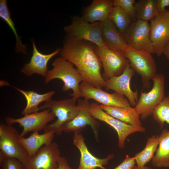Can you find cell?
Segmentation results:
<instances>
[{
	"instance_id": "cell-1",
	"label": "cell",
	"mask_w": 169,
	"mask_h": 169,
	"mask_svg": "<svg viewBox=\"0 0 169 169\" xmlns=\"http://www.w3.org/2000/svg\"><path fill=\"white\" fill-rule=\"evenodd\" d=\"M60 55L76 67L83 82L98 88L106 87L105 80L101 73L102 65L95 51L94 44L67 35Z\"/></svg>"
},
{
	"instance_id": "cell-2",
	"label": "cell",
	"mask_w": 169,
	"mask_h": 169,
	"mask_svg": "<svg viewBox=\"0 0 169 169\" xmlns=\"http://www.w3.org/2000/svg\"><path fill=\"white\" fill-rule=\"evenodd\" d=\"M52 65L53 68L48 71L45 77V83L47 84L55 79H60L64 83L63 91L72 90L73 93L70 95L73 97L77 99L81 97L79 85L83 80L78 70L74 68V65L61 57L55 59Z\"/></svg>"
},
{
	"instance_id": "cell-3",
	"label": "cell",
	"mask_w": 169,
	"mask_h": 169,
	"mask_svg": "<svg viewBox=\"0 0 169 169\" xmlns=\"http://www.w3.org/2000/svg\"><path fill=\"white\" fill-rule=\"evenodd\" d=\"M77 100L73 97L60 100L51 99L39 106V111L49 109L57 118L54 122L47 125L44 131H53L57 135H61L62 127L72 120L79 112L80 108L76 104Z\"/></svg>"
},
{
	"instance_id": "cell-4",
	"label": "cell",
	"mask_w": 169,
	"mask_h": 169,
	"mask_svg": "<svg viewBox=\"0 0 169 169\" xmlns=\"http://www.w3.org/2000/svg\"><path fill=\"white\" fill-rule=\"evenodd\" d=\"M124 54L131 67L141 76L143 88H149L151 80L156 74V63L151 54L135 49L128 45Z\"/></svg>"
},
{
	"instance_id": "cell-5",
	"label": "cell",
	"mask_w": 169,
	"mask_h": 169,
	"mask_svg": "<svg viewBox=\"0 0 169 169\" xmlns=\"http://www.w3.org/2000/svg\"><path fill=\"white\" fill-rule=\"evenodd\" d=\"M153 84L148 92H141L138 102L134 107L142 120L152 115L159 104L165 98V80L162 74H157L153 78Z\"/></svg>"
},
{
	"instance_id": "cell-6",
	"label": "cell",
	"mask_w": 169,
	"mask_h": 169,
	"mask_svg": "<svg viewBox=\"0 0 169 169\" xmlns=\"http://www.w3.org/2000/svg\"><path fill=\"white\" fill-rule=\"evenodd\" d=\"M89 110L93 118L106 123L116 131L119 148L123 149L125 147L126 140L130 135L136 132L146 131V128L142 125L136 126L127 124L110 115L104 111L96 103H90Z\"/></svg>"
},
{
	"instance_id": "cell-7",
	"label": "cell",
	"mask_w": 169,
	"mask_h": 169,
	"mask_svg": "<svg viewBox=\"0 0 169 169\" xmlns=\"http://www.w3.org/2000/svg\"><path fill=\"white\" fill-rule=\"evenodd\" d=\"M71 24L64 27L68 36L90 42L98 46H104L101 35L102 22L90 23L82 17H72Z\"/></svg>"
},
{
	"instance_id": "cell-8",
	"label": "cell",
	"mask_w": 169,
	"mask_h": 169,
	"mask_svg": "<svg viewBox=\"0 0 169 169\" xmlns=\"http://www.w3.org/2000/svg\"><path fill=\"white\" fill-rule=\"evenodd\" d=\"M18 131L12 125H0V151L6 156L17 159L25 166L29 156L19 140Z\"/></svg>"
},
{
	"instance_id": "cell-9",
	"label": "cell",
	"mask_w": 169,
	"mask_h": 169,
	"mask_svg": "<svg viewBox=\"0 0 169 169\" xmlns=\"http://www.w3.org/2000/svg\"><path fill=\"white\" fill-rule=\"evenodd\" d=\"M94 47L95 51L102 65L104 73L102 76L105 80L121 75L130 64L124 52L115 51L105 46H98L94 44Z\"/></svg>"
},
{
	"instance_id": "cell-10",
	"label": "cell",
	"mask_w": 169,
	"mask_h": 169,
	"mask_svg": "<svg viewBox=\"0 0 169 169\" xmlns=\"http://www.w3.org/2000/svg\"><path fill=\"white\" fill-rule=\"evenodd\" d=\"M150 33V25L148 22L137 19L133 21L122 35L128 46L137 50L153 54Z\"/></svg>"
},
{
	"instance_id": "cell-11",
	"label": "cell",
	"mask_w": 169,
	"mask_h": 169,
	"mask_svg": "<svg viewBox=\"0 0 169 169\" xmlns=\"http://www.w3.org/2000/svg\"><path fill=\"white\" fill-rule=\"evenodd\" d=\"M55 117L49 109L24 115L19 118L6 117L4 120L6 124L12 125L17 123L23 130L19 135V137H23L30 132L38 131L44 130L49 123L53 120Z\"/></svg>"
},
{
	"instance_id": "cell-12",
	"label": "cell",
	"mask_w": 169,
	"mask_h": 169,
	"mask_svg": "<svg viewBox=\"0 0 169 169\" xmlns=\"http://www.w3.org/2000/svg\"><path fill=\"white\" fill-rule=\"evenodd\" d=\"M90 103L88 100L79 98L77 105L80 110L77 116L72 120L64 125L61 131L66 133L71 132L80 133L87 126L90 125L93 131L96 140H99V131L100 125L99 122L91 115L89 107Z\"/></svg>"
},
{
	"instance_id": "cell-13",
	"label": "cell",
	"mask_w": 169,
	"mask_h": 169,
	"mask_svg": "<svg viewBox=\"0 0 169 169\" xmlns=\"http://www.w3.org/2000/svg\"><path fill=\"white\" fill-rule=\"evenodd\" d=\"M79 90L81 97L87 100L93 99L101 105L110 106L124 107L131 106L124 95L115 92L109 93L84 82L79 84Z\"/></svg>"
},
{
	"instance_id": "cell-14",
	"label": "cell",
	"mask_w": 169,
	"mask_h": 169,
	"mask_svg": "<svg viewBox=\"0 0 169 169\" xmlns=\"http://www.w3.org/2000/svg\"><path fill=\"white\" fill-rule=\"evenodd\" d=\"M151 22L150 36L154 53L160 56L169 40V12L159 13Z\"/></svg>"
},
{
	"instance_id": "cell-15",
	"label": "cell",
	"mask_w": 169,
	"mask_h": 169,
	"mask_svg": "<svg viewBox=\"0 0 169 169\" xmlns=\"http://www.w3.org/2000/svg\"><path fill=\"white\" fill-rule=\"evenodd\" d=\"M60 156L58 144L53 142L43 146L29 158L24 169H58V160Z\"/></svg>"
},
{
	"instance_id": "cell-16",
	"label": "cell",
	"mask_w": 169,
	"mask_h": 169,
	"mask_svg": "<svg viewBox=\"0 0 169 169\" xmlns=\"http://www.w3.org/2000/svg\"><path fill=\"white\" fill-rule=\"evenodd\" d=\"M135 72L130 64L121 75L105 80L106 90H112L115 92L125 95L131 105L134 107L139 100L138 91H132L130 86L131 80Z\"/></svg>"
},
{
	"instance_id": "cell-17",
	"label": "cell",
	"mask_w": 169,
	"mask_h": 169,
	"mask_svg": "<svg viewBox=\"0 0 169 169\" xmlns=\"http://www.w3.org/2000/svg\"><path fill=\"white\" fill-rule=\"evenodd\" d=\"M73 143L79 149L80 157L78 169H107L104 166L114 156V154L109 155L104 158L95 157L90 153L85 142V138L81 133H74Z\"/></svg>"
},
{
	"instance_id": "cell-18",
	"label": "cell",
	"mask_w": 169,
	"mask_h": 169,
	"mask_svg": "<svg viewBox=\"0 0 169 169\" xmlns=\"http://www.w3.org/2000/svg\"><path fill=\"white\" fill-rule=\"evenodd\" d=\"M33 54L29 62L25 64L21 72L30 77L34 74H37L44 77L47 73V64L54 56L60 52L61 49L59 48L52 53L45 54L40 53L36 46L35 42L32 41Z\"/></svg>"
},
{
	"instance_id": "cell-19",
	"label": "cell",
	"mask_w": 169,
	"mask_h": 169,
	"mask_svg": "<svg viewBox=\"0 0 169 169\" xmlns=\"http://www.w3.org/2000/svg\"><path fill=\"white\" fill-rule=\"evenodd\" d=\"M101 35L105 46L113 50L124 52L128 45L123 35L108 19L102 22Z\"/></svg>"
},
{
	"instance_id": "cell-20",
	"label": "cell",
	"mask_w": 169,
	"mask_h": 169,
	"mask_svg": "<svg viewBox=\"0 0 169 169\" xmlns=\"http://www.w3.org/2000/svg\"><path fill=\"white\" fill-rule=\"evenodd\" d=\"M113 7V0H93L81 17L89 22H102L108 19Z\"/></svg>"
},
{
	"instance_id": "cell-21",
	"label": "cell",
	"mask_w": 169,
	"mask_h": 169,
	"mask_svg": "<svg viewBox=\"0 0 169 169\" xmlns=\"http://www.w3.org/2000/svg\"><path fill=\"white\" fill-rule=\"evenodd\" d=\"M55 134L53 131H44L42 134L35 131L28 137H19V140L29 158L34 156L42 146L51 143Z\"/></svg>"
},
{
	"instance_id": "cell-22",
	"label": "cell",
	"mask_w": 169,
	"mask_h": 169,
	"mask_svg": "<svg viewBox=\"0 0 169 169\" xmlns=\"http://www.w3.org/2000/svg\"><path fill=\"white\" fill-rule=\"evenodd\" d=\"M105 112L112 117L129 125H142L140 115L135 107L129 106L124 107H112L99 105Z\"/></svg>"
},
{
	"instance_id": "cell-23",
	"label": "cell",
	"mask_w": 169,
	"mask_h": 169,
	"mask_svg": "<svg viewBox=\"0 0 169 169\" xmlns=\"http://www.w3.org/2000/svg\"><path fill=\"white\" fill-rule=\"evenodd\" d=\"M15 89L21 93L26 101V105L21 113L24 115L39 111V105L43 102L51 99L55 91H51L43 94H40L32 90H25L13 87Z\"/></svg>"
},
{
	"instance_id": "cell-24",
	"label": "cell",
	"mask_w": 169,
	"mask_h": 169,
	"mask_svg": "<svg viewBox=\"0 0 169 169\" xmlns=\"http://www.w3.org/2000/svg\"><path fill=\"white\" fill-rule=\"evenodd\" d=\"M151 161L155 167H169V130H163L159 136L158 146Z\"/></svg>"
},
{
	"instance_id": "cell-25",
	"label": "cell",
	"mask_w": 169,
	"mask_h": 169,
	"mask_svg": "<svg viewBox=\"0 0 169 169\" xmlns=\"http://www.w3.org/2000/svg\"><path fill=\"white\" fill-rule=\"evenodd\" d=\"M159 143V135H154L148 138L145 148L134 157L137 167H143L152 160L156 151Z\"/></svg>"
},
{
	"instance_id": "cell-26",
	"label": "cell",
	"mask_w": 169,
	"mask_h": 169,
	"mask_svg": "<svg viewBox=\"0 0 169 169\" xmlns=\"http://www.w3.org/2000/svg\"><path fill=\"white\" fill-rule=\"evenodd\" d=\"M134 6L138 19L148 22L153 20L159 14L156 0H139Z\"/></svg>"
},
{
	"instance_id": "cell-27",
	"label": "cell",
	"mask_w": 169,
	"mask_h": 169,
	"mask_svg": "<svg viewBox=\"0 0 169 169\" xmlns=\"http://www.w3.org/2000/svg\"><path fill=\"white\" fill-rule=\"evenodd\" d=\"M0 17L10 27L13 32L16 39L15 50L17 53H22L27 54V45L22 43L20 37L18 36L14 26V24L11 19L10 13L8 9L7 1L6 0L0 1Z\"/></svg>"
},
{
	"instance_id": "cell-28",
	"label": "cell",
	"mask_w": 169,
	"mask_h": 169,
	"mask_svg": "<svg viewBox=\"0 0 169 169\" xmlns=\"http://www.w3.org/2000/svg\"><path fill=\"white\" fill-rule=\"evenodd\" d=\"M108 19L114 24L122 34L133 22L129 16L118 7H114Z\"/></svg>"
},
{
	"instance_id": "cell-29",
	"label": "cell",
	"mask_w": 169,
	"mask_h": 169,
	"mask_svg": "<svg viewBox=\"0 0 169 169\" xmlns=\"http://www.w3.org/2000/svg\"><path fill=\"white\" fill-rule=\"evenodd\" d=\"M152 115L161 129L163 127L165 122L169 125V95L165 96L156 107Z\"/></svg>"
},
{
	"instance_id": "cell-30",
	"label": "cell",
	"mask_w": 169,
	"mask_h": 169,
	"mask_svg": "<svg viewBox=\"0 0 169 169\" xmlns=\"http://www.w3.org/2000/svg\"><path fill=\"white\" fill-rule=\"evenodd\" d=\"M114 7L121 8L131 17L133 21L136 20L135 0H113Z\"/></svg>"
},
{
	"instance_id": "cell-31",
	"label": "cell",
	"mask_w": 169,
	"mask_h": 169,
	"mask_svg": "<svg viewBox=\"0 0 169 169\" xmlns=\"http://www.w3.org/2000/svg\"><path fill=\"white\" fill-rule=\"evenodd\" d=\"M0 169H24V166L17 159L6 156L0 162Z\"/></svg>"
},
{
	"instance_id": "cell-32",
	"label": "cell",
	"mask_w": 169,
	"mask_h": 169,
	"mask_svg": "<svg viewBox=\"0 0 169 169\" xmlns=\"http://www.w3.org/2000/svg\"><path fill=\"white\" fill-rule=\"evenodd\" d=\"M136 162L134 157L127 156L125 159L114 169H133Z\"/></svg>"
},
{
	"instance_id": "cell-33",
	"label": "cell",
	"mask_w": 169,
	"mask_h": 169,
	"mask_svg": "<svg viewBox=\"0 0 169 169\" xmlns=\"http://www.w3.org/2000/svg\"><path fill=\"white\" fill-rule=\"evenodd\" d=\"M156 4L159 13H162L166 11V7L169 6V0H156Z\"/></svg>"
},
{
	"instance_id": "cell-34",
	"label": "cell",
	"mask_w": 169,
	"mask_h": 169,
	"mask_svg": "<svg viewBox=\"0 0 169 169\" xmlns=\"http://www.w3.org/2000/svg\"><path fill=\"white\" fill-rule=\"evenodd\" d=\"M58 169H74L69 165L68 162L64 156H60L58 160Z\"/></svg>"
},
{
	"instance_id": "cell-35",
	"label": "cell",
	"mask_w": 169,
	"mask_h": 169,
	"mask_svg": "<svg viewBox=\"0 0 169 169\" xmlns=\"http://www.w3.org/2000/svg\"><path fill=\"white\" fill-rule=\"evenodd\" d=\"M163 53L169 61V40L165 46Z\"/></svg>"
},
{
	"instance_id": "cell-36",
	"label": "cell",
	"mask_w": 169,
	"mask_h": 169,
	"mask_svg": "<svg viewBox=\"0 0 169 169\" xmlns=\"http://www.w3.org/2000/svg\"><path fill=\"white\" fill-rule=\"evenodd\" d=\"M133 169H153L152 168L150 167L145 166L142 167H138L136 166H135Z\"/></svg>"
}]
</instances>
